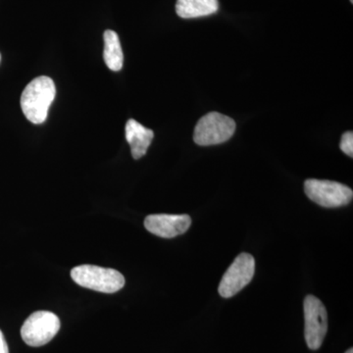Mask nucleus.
<instances>
[{"mask_svg":"<svg viewBox=\"0 0 353 353\" xmlns=\"http://www.w3.org/2000/svg\"><path fill=\"white\" fill-rule=\"evenodd\" d=\"M57 95L54 82L50 77L41 76L32 80L21 95V108L32 124H43Z\"/></svg>","mask_w":353,"mask_h":353,"instance_id":"f257e3e1","label":"nucleus"},{"mask_svg":"<svg viewBox=\"0 0 353 353\" xmlns=\"http://www.w3.org/2000/svg\"><path fill=\"white\" fill-rule=\"evenodd\" d=\"M71 277L81 287L104 294H114L125 285L124 276L120 272L94 265L75 267L72 269Z\"/></svg>","mask_w":353,"mask_h":353,"instance_id":"f03ea898","label":"nucleus"},{"mask_svg":"<svg viewBox=\"0 0 353 353\" xmlns=\"http://www.w3.org/2000/svg\"><path fill=\"white\" fill-rule=\"evenodd\" d=\"M236 131V122L232 118L218 112L204 115L197 122L194 141L196 145L209 146L226 143Z\"/></svg>","mask_w":353,"mask_h":353,"instance_id":"7ed1b4c3","label":"nucleus"},{"mask_svg":"<svg viewBox=\"0 0 353 353\" xmlns=\"http://www.w3.org/2000/svg\"><path fill=\"white\" fill-rule=\"evenodd\" d=\"M304 192L309 199L327 208L347 205L353 197L352 190L347 185L328 180L309 179L304 183Z\"/></svg>","mask_w":353,"mask_h":353,"instance_id":"20e7f679","label":"nucleus"},{"mask_svg":"<svg viewBox=\"0 0 353 353\" xmlns=\"http://www.w3.org/2000/svg\"><path fill=\"white\" fill-rule=\"evenodd\" d=\"M60 329L57 315L50 311H37L26 320L21 336L30 347H43L57 336Z\"/></svg>","mask_w":353,"mask_h":353,"instance_id":"39448f33","label":"nucleus"},{"mask_svg":"<svg viewBox=\"0 0 353 353\" xmlns=\"http://www.w3.org/2000/svg\"><path fill=\"white\" fill-rule=\"evenodd\" d=\"M304 321L307 347L312 350H319L328 331V316L324 304L317 297L307 296L304 299Z\"/></svg>","mask_w":353,"mask_h":353,"instance_id":"423d86ee","label":"nucleus"},{"mask_svg":"<svg viewBox=\"0 0 353 353\" xmlns=\"http://www.w3.org/2000/svg\"><path fill=\"white\" fill-rule=\"evenodd\" d=\"M254 272L255 260L252 255L241 253L223 276L219 285L220 296L224 299L236 296L252 282Z\"/></svg>","mask_w":353,"mask_h":353,"instance_id":"0eeeda50","label":"nucleus"},{"mask_svg":"<svg viewBox=\"0 0 353 353\" xmlns=\"http://www.w3.org/2000/svg\"><path fill=\"white\" fill-rule=\"evenodd\" d=\"M192 225L189 215L153 214L145 220V227L150 233L160 238L172 239L185 234Z\"/></svg>","mask_w":353,"mask_h":353,"instance_id":"6e6552de","label":"nucleus"},{"mask_svg":"<svg viewBox=\"0 0 353 353\" xmlns=\"http://www.w3.org/2000/svg\"><path fill=\"white\" fill-rule=\"evenodd\" d=\"M126 139L131 145V152L134 159L145 157L148 148L154 138L152 130L148 129L138 121L130 119L126 124Z\"/></svg>","mask_w":353,"mask_h":353,"instance_id":"1a4fd4ad","label":"nucleus"},{"mask_svg":"<svg viewBox=\"0 0 353 353\" xmlns=\"http://www.w3.org/2000/svg\"><path fill=\"white\" fill-rule=\"evenodd\" d=\"M218 9V0H176V12L183 19L212 15Z\"/></svg>","mask_w":353,"mask_h":353,"instance_id":"9d476101","label":"nucleus"},{"mask_svg":"<svg viewBox=\"0 0 353 353\" xmlns=\"http://www.w3.org/2000/svg\"><path fill=\"white\" fill-rule=\"evenodd\" d=\"M104 38V62L112 71H120L123 68L124 54L121 46L117 32L108 30L103 34Z\"/></svg>","mask_w":353,"mask_h":353,"instance_id":"9b49d317","label":"nucleus"},{"mask_svg":"<svg viewBox=\"0 0 353 353\" xmlns=\"http://www.w3.org/2000/svg\"><path fill=\"white\" fill-rule=\"evenodd\" d=\"M340 148L341 152H345L348 157H353V134L352 132H347L343 134L341 139Z\"/></svg>","mask_w":353,"mask_h":353,"instance_id":"f8f14e48","label":"nucleus"},{"mask_svg":"<svg viewBox=\"0 0 353 353\" xmlns=\"http://www.w3.org/2000/svg\"><path fill=\"white\" fill-rule=\"evenodd\" d=\"M0 353H9L8 345H7L6 339H4L1 331H0Z\"/></svg>","mask_w":353,"mask_h":353,"instance_id":"ddd939ff","label":"nucleus"},{"mask_svg":"<svg viewBox=\"0 0 353 353\" xmlns=\"http://www.w3.org/2000/svg\"><path fill=\"white\" fill-rule=\"evenodd\" d=\"M345 353H353V350L352 348H350V350H348L347 352Z\"/></svg>","mask_w":353,"mask_h":353,"instance_id":"4468645a","label":"nucleus"},{"mask_svg":"<svg viewBox=\"0 0 353 353\" xmlns=\"http://www.w3.org/2000/svg\"><path fill=\"white\" fill-rule=\"evenodd\" d=\"M350 2H352H352H353V0H350Z\"/></svg>","mask_w":353,"mask_h":353,"instance_id":"2eb2a0df","label":"nucleus"},{"mask_svg":"<svg viewBox=\"0 0 353 353\" xmlns=\"http://www.w3.org/2000/svg\"><path fill=\"white\" fill-rule=\"evenodd\" d=\"M0 60H1V55H0Z\"/></svg>","mask_w":353,"mask_h":353,"instance_id":"dca6fc26","label":"nucleus"}]
</instances>
